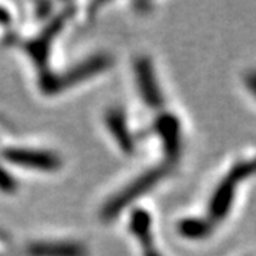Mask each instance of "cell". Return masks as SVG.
Segmentation results:
<instances>
[]
</instances>
